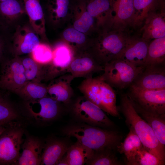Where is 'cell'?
<instances>
[{"label": "cell", "instance_id": "6da1fadb", "mask_svg": "<svg viewBox=\"0 0 165 165\" xmlns=\"http://www.w3.org/2000/svg\"><path fill=\"white\" fill-rule=\"evenodd\" d=\"M63 132L67 136L75 138L77 141L93 151L110 149L117 152L123 138L122 135L116 130L102 129L85 124L68 126Z\"/></svg>", "mask_w": 165, "mask_h": 165}, {"label": "cell", "instance_id": "7a4b0ae2", "mask_svg": "<svg viewBox=\"0 0 165 165\" xmlns=\"http://www.w3.org/2000/svg\"><path fill=\"white\" fill-rule=\"evenodd\" d=\"M117 107L124 117L126 123L133 128L144 148L165 162V146L160 143L152 127L136 111L126 94L121 95L120 104Z\"/></svg>", "mask_w": 165, "mask_h": 165}, {"label": "cell", "instance_id": "3957f363", "mask_svg": "<svg viewBox=\"0 0 165 165\" xmlns=\"http://www.w3.org/2000/svg\"><path fill=\"white\" fill-rule=\"evenodd\" d=\"M86 98L110 115L121 118L115 91L101 76L85 78L78 86Z\"/></svg>", "mask_w": 165, "mask_h": 165}, {"label": "cell", "instance_id": "277c9868", "mask_svg": "<svg viewBox=\"0 0 165 165\" xmlns=\"http://www.w3.org/2000/svg\"><path fill=\"white\" fill-rule=\"evenodd\" d=\"M144 67H135L116 59L105 65L100 76L112 87L121 90L129 87Z\"/></svg>", "mask_w": 165, "mask_h": 165}, {"label": "cell", "instance_id": "5b68a950", "mask_svg": "<svg viewBox=\"0 0 165 165\" xmlns=\"http://www.w3.org/2000/svg\"><path fill=\"white\" fill-rule=\"evenodd\" d=\"M23 128L13 123L6 127L0 136V165L15 164L24 141Z\"/></svg>", "mask_w": 165, "mask_h": 165}, {"label": "cell", "instance_id": "8992f818", "mask_svg": "<svg viewBox=\"0 0 165 165\" xmlns=\"http://www.w3.org/2000/svg\"><path fill=\"white\" fill-rule=\"evenodd\" d=\"M72 111L76 117L88 124L115 130V124L104 111L83 96L77 98L72 106Z\"/></svg>", "mask_w": 165, "mask_h": 165}, {"label": "cell", "instance_id": "52a82bcc", "mask_svg": "<svg viewBox=\"0 0 165 165\" xmlns=\"http://www.w3.org/2000/svg\"><path fill=\"white\" fill-rule=\"evenodd\" d=\"M125 30H114L97 44L94 59L100 65L104 67L121 54L130 37Z\"/></svg>", "mask_w": 165, "mask_h": 165}, {"label": "cell", "instance_id": "ba28073f", "mask_svg": "<svg viewBox=\"0 0 165 165\" xmlns=\"http://www.w3.org/2000/svg\"><path fill=\"white\" fill-rule=\"evenodd\" d=\"M127 94L144 109L165 117V89L148 90L130 85Z\"/></svg>", "mask_w": 165, "mask_h": 165}, {"label": "cell", "instance_id": "9c48e42d", "mask_svg": "<svg viewBox=\"0 0 165 165\" xmlns=\"http://www.w3.org/2000/svg\"><path fill=\"white\" fill-rule=\"evenodd\" d=\"M1 64L0 89L15 93L27 82L21 59L14 56Z\"/></svg>", "mask_w": 165, "mask_h": 165}, {"label": "cell", "instance_id": "30bf717a", "mask_svg": "<svg viewBox=\"0 0 165 165\" xmlns=\"http://www.w3.org/2000/svg\"><path fill=\"white\" fill-rule=\"evenodd\" d=\"M73 57L72 53L69 47L62 44L57 45L53 50L51 61L46 65H41V81H51L67 73Z\"/></svg>", "mask_w": 165, "mask_h": 165}, {"label": "cell", "instance_id": "8fae6325", "mask_svg": "<svg viewBox=\"0 0 165 165\" xmlns=\"http://www.w3.org/2000/svg\"><path fill=\"white\" fill-rule=\"evenodd\" d=\"M132 84L145 89H165V64L144 66Z\"/></svg>", "mask_w": 165, "mask_h": 165}, {"label": "cell", "instance_id": "7c38bea8", "mask_svg": "<svg viewBox=\"0 0 165 165\" xmlns=\"http://www.w3.org/2000/svg\"><path fill=\"white\" fill-rule=\"evenodd\" d=\"M27 108L30 116L35 119L49 121L56 118L60 112L59 102L49 96L28 101Z\"/></svg>", "mask_w": 165, "mask_h": 165}, {"label": "cell", "instance_id": "4fadbf2b", "mask_svg": "<svg viewBox=\"0 0 165 165\" xmlns=\"http://www.w3.org/2000/svg\"><path fill=\"white\" fill-rule=\"evenodd\" d=\"M149 41L142 38L130 37L121 54L117 59L135 67L144 66Z\"/></svg>", "mask_w": 165, "mask_h": 165}, {"label": "cell", "instance_id": "5bb4252c", "mask_svg": "<svg viewBox=\"0 0 165 165\" xmlns=\"http://www.w3.org/2000/svg\"><path fill=\"white\" fill-rule=\"evenodd\" d=\"M38 36L32 28L26 25L18 26L13 38L14 56L31 53L40 43Z\"/></svg>", "mask_w": 165, "mask_h": 165}, {"label": "cell", "instance_id": "9a60e30c", "mask_svg": "<svg viewBox=\"0 0 165 165\" xmlns=\"http://www.w3.org/2000/svg\"><path fill=\"white\" fill-rule=\"evenodd\" d=\"M111 21L114 30H125L132 26L134 14L133 0H111Z\"/></svg>", "mask_w": 165, "mask_h": 165}, {"label": "cell", "instance_id": "2e32d148", "mask_svg": "<svg viewBox=\"0 0 165 165\" xmlns=\"http://www.w3.org/2000/svg\"><path fill=\"white\" fill-rule=\"evenodd\" d=\"M65 73L51 80L47 86V94L59 102L69 103L73 95L71 82L74 78Z\"/></svg>", "mask_w": 165, "mask_h": 165}, {"label": "cell", "instance_id": "e0dca14e", "mask_svg": "<svg viewBox=\"0 0 165 165\" xmlns=\"http://www.w3.org/2000/svg\"><path fill=\"white\" fill-rule=\"evenodd\" d=\"M44 144L40 139L28 136L21 145L22 151L15 164L41 165Z\"/></svg>", "mask_w": 165, "mask_h": 165}, {"label": "cell", "instance_id": "ac0fdd59", "mask_svg": "<svg viewBox=\"0 0 165 165\" xmlns=\"http://www.w3.org/2000/svg\"><path fill=\"white\" fill-rule=\"evenodd\" d=\"M104 67L93 58L82 56L73 59L67 71L75 78L92 77L97 72L103 71Z\"/></svg>", "mask_w": 165, "mask_h": 165}, {"label": "cell", "instance_id": "d6986e66", "mask_svg": "<svg viewBox=\"0 0 165 165\" xmlns=\"http://www.w3.org/2000/svg\"><path fill=\"white\" fill-rule=\"evenodd\" d=\"M141 28V38L149 41L165 37V13L163 12L151 13L145 20Z\"/></svg>", "mask_w": 165, "mask_h": 165}, {"label": "cell", "instance_id": "ffe728a7", "mask_svg": "<svg viewBox=\"0 0 165 165\" xmlns=\"http://www.w3.org/2000/svg\"><path fill=\"white\" fill-rule=\"evenodd\" d=\"M70 146L67 142L59 139H53L47 142L42 152L41 165H57Z\"/></svg>", "mask_w": 165, "mask_h": 165}, {"label": "cell", "instance_id": "44dd1931", "mask_svg": "<svg viewBox=\"0 0 165 165\" xmlns=\"http://www.w3.org/2000/svg\"><path fill=\"white\" fill-rule=\"evenodd\" d=\"M129 99L136 111L152 127L160 143L165 146V117L144 109Z\"/></svg>", "mask_w": 165, "mask_h": 165}, {"label": "cell", "instance_id": "7402d4cb", "mask_svg": "<svg viewBox=\"0 0 165 165\" xmlns=\"http://www.w3.org/2000/svg\"><path fill=\"white\" fill-rule=\"evenodd\" d=\"M31 26L38 36L44 32L43 13L39 0H23Z\"/></svg>", "mask_w": 165, "mask_h": 165}, {"label": "cell", "instance_id": "603a6c76", "mask_svg": "<svg viewBox=\"0 0 165 165\" xmlns=\"http://www.w3.org/2000/svg\"><path fill=\"white\" fill-rule=\"evenodd\" d=\"M129 127V133L124 141L118 146L117 151L124 155L127 164L132 165L138 152L143 146L133 128Z\"/></svg>", "mask_w": 165, "mask_h": 165}, {"label": "cell", "instance_id": "cb8c5ba5", "mask_svg": "<svg viewBox=\"0 0 165 165\" xmlns=\"http://www.w3.org/2000/svg\"><path fill=\"white\" fill-rule=\"evenodd\" d=\"M163 0H133L134 14L132 26H137L143 22L148 15L155 10Z\"/></svg>", "mask_w": 165, "mask_h": 165}, {"label": "cell", "instance_id": "d4e9b609", "mask_svg": "<svg viewBox=\"0 0 165 165\" xmlns=\"http://www.w3.org/2000/svg\"><path fill=\"white\" fill-rule=\"evenodd\" d=\"M93 152V150L77 141L69 146L66 157L68 165H82L90 159Z\"/></svg>", "mask_w": 165, "mask_h": 165}, {"label": "cell", "instance_id": "484cf974", "mask_svg": "<svg viewBox=\"0 0 165 165\" xmlns=\"http://www.w3.org/2000/svg\"><path fill=\"white\" fill-rule=\"evenodd\" d=\"M165 37L154 39L149 42L144 66L165 64Z\"/></svg>", "mask_w": 165, "mask_h": 165}, {"label": "cell", "instance_id": "4316f807", "mask_svg": "<svg viewBox=\"0 0 165 165\" xmlns=\"http://www.w3.org/2000/svg\"><path fill=\"white\" fill-rule=\"evenodd\" d=\"M15 93L28 101L36 100L47 96V86L40 82L27 81Z\"/></svg>", "mask_w": 165, "mask_h": 165}, {"label": "cell", "instance_id": "83f0119b", "mask_svg": "<svg viewBox=\"0 0 165 165\" xmlns=\"http://www.w3.org/2000/svg\"><path fill=\"white\" fill-rule=\"evenodd\" d=\"M19 115L6 95L0 92V125L16 123Z\"/></svg>", "mask_w": 165, "mask_h": 165}, {"label": "cell", "instance_id": "f1b7e54d", "mask_svg": "<svg viewBox=\"0 0 165 165\" xmlns=\"http://www.w3.org/2000/svg\"><path fill=\"white\" fill-rule=\"evenodd\" d=\"M114 150L104 149L94 151L90 159L86 165H120L123 164L119 160Z\"/></svg>", "mask_w": 165, "mask_h": 165}, {"label": "cell", "instance_id": "f546056e", "mask_svg": "<svg viewBox=\"0 0 165 165\" xmlns=\"http://www.w3.org/2000/svg\"><path fill=\"white\" fill-rule=\"evenodd\" d=\"M0 12L6 18L13 20L25 12L17 0H7L0 4Z\"/></svg>", "mask_w": 165, "mask_h": 165}, {"label": "cell", "instance_id": "4dcf8cb0", "mask_svg": "<svg viewBox=\"0 0 165 165\" xmlns=\"http://www.w3.org/2000/svg\"><path fill=\"white\" fill-rule=\"evenodd\" d=\"M21 59L27 81L40 82L41 65L37 63L31 57Z\"/></svg>", "mask_w": 165, "mask_h": 165}, {"label": "cell", "instance_id": "1f68e13d", "mask_svg": "<svg viewBox=\"0 0 165 165\" xmlns=\"http://www.w3.org/2000/svg\"><path fill=\"white\" fill-rule=\"evenodd\" d=\"M31 57L38 64L43 65L49 63L53 56V51L46 44L40 43L31 53Z\"/></svg>", "mask_w": 165, "mask_h": 165}, {"label": "cell", "instance_id": "d6a6232c", "mask_svg": "<svg viewBox=\"0 0 165 165\" xmlns=\"http://www.w3.org/2000/svg\"><path fill=\"white\" fill-rule=\"evenodd\" d=\"M162 161L147 151L143 146L139 150L132 165H164Z\"/></svg>", "mask_w": 165, "mask_h": 165}, {"label": "cell", "instance_id": "836d02e7", "mask_svg": "<svg viewBox=\"0 0 165 165\" xmlns=\"http://www.w3.org/2000/svg\"><path fill=\"white\" fill-rule=\"evenodd\" d=\"M111 0H93L87 6L88 12L93 17L110 9Z\"/></svg>", "mask_w": 165, "mask_h": 165}, {"label": "cell", "instance_id": "e575fe53", "mask_svg": "<svg viewBox=\"0 0 165 165\" xmlns=\"http://www.w3.org/2000/svg\"><path fill=\"white\" fill-rule=\"evenodd\" d=\"M94 22V19L88 12H84L74 24L75 29L81 32L85 33L88 31Z\"/></svg>", "mask_w": 165, "mask_h": 165}, {"label": "cell", "instance_id": "d590c367", "mask_svg": "<svg viewBox=\"0 0 165 165\" xmlns=\"http://www.w3.org/2000/svg\"><path fill=\"white\" fill-rule=\"evenodd\" d=\"M50 6L58 18L64 17L68 11L69 0H52Z\"/></svg>", "mask_w": 165, "mask_h": 165}, {"label": "cell", "instance_id": "8d00e7d4", "mask_svg": "<svg viewBox=\"0 0 165 165\" xmlns=\"http://www.w3.org/2000/svg\"><path fill=\"white\" fill-rule=\"evenodd\" d=\"M63 35L65 38L71 42L81 44L85 41L84 35L75 29H67L64 32Z\"/></svg>", "mask_w": 165, "mask_h": 165}, {"label": "cell", "instance_id": "74e56055", "mask_svg": "<svg viewBox=\"0 0 165 165\" xmlns=\"http://www.w3.org/2000/svg\"><path fill=\"white\" fill-rule=\"evenodd\" d=\"M57 165H68V163L65 154L59 161L57 164Z\"/></svg>", "mask_w": 165, "mask_h": 165}, {"label": "cell", "instance_id": "f35d334b", "mask_svg": "<svg viewBox=\"0 0 165 165\" xmlns=\"http://www.w3.org/2000/svg\"><path fill=\"white\" fill-rule=\"evenodd\" d=\"M4 44L2 40L0 38V62L2 60V57L4 51Z\"/></svg>", "mask_w": 165, "mask_h": 165}, {"label": "cell", "instance_id": "ab89813d", "mask_svg": "<svg viewBox=\"0 0 165 165\" xmlns=\"http://www.w3.org/2000/svg\"><path fill=\"white\" fill-rule=\"evenodd\" d=\"M7 126L0 125V136L5 130Z\"/></svg>", "mask_w": 165, "mask_h": 165}, {"label": "cell", "instance_id": "60d3db41", "mask_svg": "<svg viewBox=\"0 0 165 165\" xmlns=\"http://www.w3.org/2000/svg\"><path fill=\"white\" fill-rule=\"evenodd\" d=\"M7 0H0V1H1V2L4 1H6Z\"/></svg>", "mask_w": 165, "mask_h": 165}, {"label": "cell", "instance_id": "b9f144b4", "mask_svg": "<svg viewBox=\"0 0 165 165\" xmlns=\"http://www.w3.org/2000/svg\"></svg>", "mask_w": 165, "mask_h": 165}]
</instances>
